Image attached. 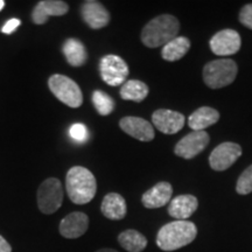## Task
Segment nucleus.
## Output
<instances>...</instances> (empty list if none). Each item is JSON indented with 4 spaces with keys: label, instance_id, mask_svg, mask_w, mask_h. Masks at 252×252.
Returning a JSON list of instances; mask_svg holds the SVG:
<instances>
[{
    "label": "nucleus",
    "instance_id": "nucleus-28",
    "mask_svg": "<svg viewBox=\"0 0 252 252\" xmlns=\"http://www.w3.org/2000/svg\"><path fill=\"white\" fill-rule=\"evenodd\" d=\"M20 25H21V21L19 20V19L13 18V19H11V20H8L7 23L2 26L1 32L4 34H12L19 26H20Z\"/></svg>",
    "mask_w": 252,
    "mask_h": 252
},
{
    "label": "nucleus",
    "instance_id": "nucleus-4",
    "mask_svg": "<svg viewBox=\"0 0 252 252\" xmlns=\"http://www.w3.org/2000/svg\"><path fill=\"white\" fill-rule=\"evenodd\" d=\"M238 67L230 59H219L207 63L203 68V81L210 89H220L234 83Z\"/></svg>",
    "mask_w": 252,
    "mask_h": 252
},
{
    "label": "nucleus",
    "instance_id": "nucleus-12",
    "mask_svg": "<svg viewBox=\"0 0 252 252\" xmlns=\"http://www.w3.org/2000/svg\"><path fill=\"white\" fill-rule=\"evenodd\" d=\"M81 14L86 24L93 30H100L110 23V13L105 6L96 0H88L81 7Z\"/></svg>",
    "mask_w": 252,
    "mask_h": 252
},
{
    "label": "nucleus",
    "instance_id": "nucleus-3",
    "mask_svg": "<svg viewBox=\"0 0 252 252\" xmlns=\"http://www.w3.org/2000/svg\"><path fill=\"white\" fill-rule=\"evenodd\" d=\"M197 228L189 220L167 223L157 235V245L162 251H175L190 244L196 238Z\"/></svg>",
    "mask_w": 252,
    "mask_h": 252
},
{
    "label": "nucleus",
    "instance_id": "nucleus-29",
    "mask_svg": "<svg viewBox=\"0 0 252 252\" xmlns=\"http://www.w3.org/2000/svg\"><path fill=\"white\" fill-rule=\"evenodd\" d=\"M0 252H12L11 245L1 235H0Z\"/></svg>",
    "mask_w": 252,
    "mask_h": 252
},
{
    "label": "nucleus",
    "instance_id": "nucleus-25",
    "mask_svg": "<svg viewBox=\"0 0 252 252\" xmlns=\"http://www.w3.org/2000/svg\"><path fill=\"white\" fill-rule=\"evenodd\" d=\"M236 191L239 195H248L252 193V165L249 166L245 171L239 175Z\"/></svg>",
    "mask_w": 252,
    "mask_h": 252
},
{
    "label": "nucleus",
    "instance_id": "nucleus-17",
    "mask_svg": "<svg viewBox=\"0 0 252 252\" xmlns=\"http://www.w3.org/2000/svg\"><path fill=\"white\" fill-rule=\"evenodd\" d=\"M198 201L194 195H179L171 200L168 206V214L178 220H186L196 212Z\"/></svg>",
    "mask_w": 252,
    "mask_h": 252
},
{
    "label": "nucleus",
    "instance_id": "nucleus-11",
    "mask_svg": "<svg viewBox=\"0 0 252 252\" xmlns=\"http://www.w3.org/2000/svg\"><path fill=\"white\" fill-rule=\"evenodd\" d=\"M153 125L165 134H175L182 130L186 118L182 113L168 109H159L152 115Z\"/></svg>",
    "mask_w": 252,
    "mask_h": 252
},
{
    "label": "nucleus",
    "instance_id": "nucleus-10",
    "mask_svg": "<svg viewBox=\"0 0 252 252\" xmlns=\"http://www.w3.org/2000/svg\"><path fill=\"white\" fill-rule=\"evenodd\" d=\"M241 35L234 30L217 32L209 41L210 49L217 56L234 55L241 49Z\"/></svg>",
    "mask_w": 252,
    "mask_h": 252
},
{
    "label": "nucleus",
    "instance_id": "nucleus-18",
    "mask_svg": "<svg viewBox=\"0 0 252 252\" xmlns=\"http://www.w3.org/2000/svg\"><path fill=\"white\" fill-rule=\"evenodd\" d=\"M100 212L109 220H123L126 216V212H127L125 198L118 193L106 194L102 201Z\"/></svg>",
    "mask_w": 252,
    "mask_h": 252
},
{
    "label": "nucleus",
    "instance_id": "nucleus-24",
    "mask_svg": "<svg viewBox=\"0 0 252 252\" xmlns=\"http://www.w3.org/2000/svg\"><path fill=\"white\" fill-rule=\"evenodd\" d=\"M93 103L100 116L111 115L115 110V100L102 90H94L93 94Z\"/></svg>",
    "mask_w": 252,
    "mask_h": 252
},
{
    "label": "nucleus",
    "instance_id": "nucleus-20",
    "mask_svg": "<svg viewBox=\"0 0 252 252\" xmlns=\"http://www.w3.org/2000/svg\"><path fill=\"white\" fill-rule=\"evenodd\" d=\"M62 50L67 62L72 67H82L88 61L87 49L80 40L74 39V37L65 40Z\"/></svg>",
    "mask_w": 252,
    "mask_h": 252
},
{
    "label": "nucleus",
    "instance_id": "nucleus-8",
    "mask_svg": "<svg viewBox=\"0 0 252 252\" xmlns=\"http://www.w3.org/2000/svg\"><path fill=\"white\" fill-rule=\"evenodd\" d=\"M242 156V147L238 144L226 141L220 144L209 156V165L214 171L223 172L228 169Z\"/></svg>",
    "mask_w": 252,
    "mask_h": 252
},
{
    "label": "nucleus",
    "instance_id": "nucleus-23",
    "mask_svg": "<svg viewBox=\"0 0 252 252\" xmlns=\"http://www.w3.org/2000/svg\"><path fill=\"white\" fill-rule=\"evenodd\" d=\"M118 242L128 252H141L147 247V238L133 229L123 231L118 236Z\"/></svg>",
    "mask_w": 252,
    "mask_h": 252
},
{
    "label": "nucleus",
    "instance_id": "nucleus-22",
    "mask_svg": "<svg viewBox=\"0 0 252 252\" xmlns=\"http://www.w3.org/2000/svg\"><path fill=\"white\" fill-rule=\"evenodd\" d=\"M150 89L146 83L139 80H128L123 84L119 94L124 100L140 103L149 96Z\"/></svg>",
    "mask_w": 252,
    "mask_h": 252
},
{
    "label": "nucleus",
    "instance_id": "nucleus-7",
    "mask_svg": "<svg viewBox=\"0 0 252 252\" xmlns=\"http://www.w3.org/2000/svg\"><path fill=\"white\" fill-rule=\"evenodd\" d=\"M128 72H130V69H128L127 63L121 56L108 54L100 59L99 74L102 80L108 86H123L128 76Z\"/></svg>",
    "mask_w": 252,
    "mask_h": 252
},
{
    "label": "nucleus",
    "instance_id": "nucleus-14",
    "mask_svg": "<svg viewBox=\"0 0 252 252\" xmlns=\"http://www.w3.org/2000/svg\"><path fill=\"white\" fill-rule=\"evenodd\" d=\"M69 6L61 0H42L37 2L32 12V20L35 25H43L48 21L49 17H61L67 14Z\"/></svg>",
    "mask_w": 252,
    "mask_h": 252
},
{
    "label": "nucleus",
    "instance_id": "nucleus-19",
    "mask_svg": "<svg viewBox=\"0 0 252 252\" xmlns=\"http://www.w3.org/2000/svg\"><path fill=\"white\" fill-rule=\"evenodd\" d=\"M220 119V112L210 106H202L189 116L188 125L193 131H204L216 124Z\"/></svg>",
    "mask_w": 252,
    "mask_h": 252
},
{
    "label": "nucleus",
    "instance_id": "nucleus-26",
    "mask_svg": "<svg viewBox=\"0 0 252 252\" xmlns=\"http://www.w3.org/2000/svg\"><path fill=\"white\" fill-rule=\"evenodd\" d=\"M69 133H70V137L72 139L78 141V143H83V141H86L88 138V130L86 125L83 124L71 125L70 130H69Z\"/></svg>",
    "mask_w": 252,
    "mask_h": 252
},
{
    "label": "nucleus",
    "instance_id": "nucleus-13",
    "mask_svg": "<svg viewBox=\"0 0 252 252\" xmlns=\"http://www.w3.org/2000/svg\"><path fill=\"white\" fill-rule=\"evenodd\" d=\"M119 126L126 134L131 135L134 139L140 141H151L156 137V132L152 124H150L146 119L140 117H127L122 118L119 121Z\"/></svg>",
    "mask_w": 252,
    "mask_h": 252
},
{
    "label": "nucleus",
    "instance_id": "nucleus-30",
    "mask_svg": "<svg viewBox=\"0 0 252 252\" xmlns=\"http://www.w3.org/2000/svg\"><path fill=\"white\" fill-rule=\"evenodd\" d=\"M96 252H118V251L113 250V249H100V250L96 251Z\"/></svg>",
    "mask_w": 252,
    "mask_h": 252
},
{
    "label": "nucleus",
    "instance_id": "nucleus-5",
    "mask_svg": "<svg viewBox=\"0 0 252 252\" xmlns=\"http://www.w3.org/2000/svg\"><path fill=\"white\" fill-rule=\"evenodd\" d=\"M48 87L52 94L69 108L77 109L83 103V94L81 88L71 78L64 75H52L48 80Z\"/></svg>",
    "mask_w": 252,
    "mask_h": 252
},
{
    "label": "nucleus",
    "instance_id": "nucleus-27",
    "mask_svg": "<svg viewBox=\"0 0 252 252\" xmlns=\"http://www.w3.org/2000/svg\"><path fill=\"white\" fill-rule=\"evenodd\" d=\"M239 23L249 30H252V4L245 5L239 12Z\"/></svg>",
    "mask_w": 252,
    "mask_h": 252
},
{
    "label": "nucleus",
    "instance_id": "nucleus-6",
    "mask_svg": "<svg viewBox=\"0 0 252 252\" xmlns=\"http://www.w3.org/2000/svg\"><path fill=\"white\" fill-rule=\"evenodd\" d=\"M37 207L46 215L54 214L63 202V187L59 179L49 178L40 185L37 189Z\"/></svg>",
    "mask_w": 252,
    "mask_h": 252
},
{
    "label": "nucleus",
    "instance_id": "nucleus-16",
    "mask_svg": "<svg viewBox=\"0 0 252 252\" xmlns=\"http://www.w3.org/2000/svg\"><path fill=\"white\" fill-rule=\"evenodd\" d=\"M172 194L173 187L169 182H158L156 186L145 191L141 196V202H143L145 208L157 209V208H161L168 202H171Z\"/></svg>",
    "mask_w": 252,
    "mask_h": 252
},
{
    "label": "nucleus",
    "instance_id": "nucleus-21",
    "mask_svg": "<svg viewBox=\"0 0 252 252\" xmlns=\"http://www.w3.org/2000/svg\"><path fill=\"white\" fill-rule=\"evenodd\" d=\"M190 49V41L186 36H176L162 47L161 58L165 61L175 62L181 60Z\"/></svg>",
    "mask_w": 252,
    "mask_h": 252
},
{
    "label": "nucleus",
    "instance_id": "nucleus-31",
    "mask_svg": "<svg viewBox=\"0 0 252 252\" xmlns=\"http://www.w3.org/2000/svg\"><path fill=\"white\" fill-rule=\"evenodd\" d=\"M5 7V1L4 0H0V11Z\"/></svg>",
    "mask_w": 252,
    "mask_h": 252
},
{
    "label": "nucleus",
    "instance_id": "nucleus-2",
    "mask_svg": "<svg viewBox=\"0 0 252 252\" xmlns=\"http://www.w3.org/2000/svg\"><path fill=\"white\" fill-rule=\"evenodd\" d=\"M179 31L180 24L178 19L171 14H161L145 25L141 31L140 39L141 42L149 48H158L175 39Z\"/></svg>",
    "mask_w": 252,
    "mask_h": 252
},
{
    "label": "nucleus",
    "instance_id": "nucleus-9",
    "mask_svg": "<svg viewBox=\"0 0 252 252\" xmlns=\"http://www.w3.org/2000/svg\"><path fill=\"white\" fill-rule=\"evenodd\" d=\"M210 138L206 131H193L175 145V156L184 158V159H193L198 156L209 144Z\"/></svg>",
    "mask_w": 252,
    "mask_h": 252
},
{
    "label": "nucleus",
    "instance_id": "nucleus-1",
    "mask_svg": "<svg viewBox=\"0 0 252 252\" xmlns=\"http://www.w3.org/2000/svg\"><path fill=\"white\" fill-rule=\"evenodd\" d=\"M65 189L72 203L87 204L96 195V178L86 167L74 166L67 173Z\"/></svg>",
    "mask_w": 252,
    "mask_h": 252
},
{
    "label": "nucleus",
    "instance_id": "nucleus-15",
    "mask_svg": "<svg viewBox=\"0 0 252 252\" xmlns=\"http://www.w3.org/2000/svg\"><path fill=\"white\" fill-rule=\"evenodd\" d=\"M88 228H89V217L87 214L74 212L61 220L60 234L64 238L75 239L86 234Z\"/></svg>",
    "mask_w": 252,
    "mask_h": 252
}]
</instances>
